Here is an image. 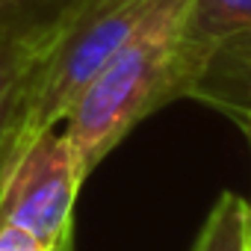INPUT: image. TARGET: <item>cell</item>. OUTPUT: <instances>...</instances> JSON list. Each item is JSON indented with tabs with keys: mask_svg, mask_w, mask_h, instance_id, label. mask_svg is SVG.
I'll return each instance as SVG.
<instances>
[{
	"mask_svg": "<svg viewBox=\"0 0 251 251\" xmlns=\"http://www.w3.org/2000/svg\"><path fill=\"white\" fill-rule=\"evenodd\" d=\"M86 177L62 124L42 133L0 180V225L36 233L50 251L71 248L74 204Z\"/></svg>",
	"mask_w": 251,
	"mask_h": 251,
	"instance_id": "obj_3",
	"label": "cell"
},
{
	"mask_svg": "<svg viewBox=\"0 0 251 251\" xmlns=\"http://www.w3.org/2000/svg\"><path fill=\"white\" fill-rule=\"evenodd\" d=\"M154 3L157 0H89L83 6L24 92L18 118L0 154V180L42 133L65 121L83 89L130 39Z\"/></svg>",
	"mask_w": 251,
	"mask_h": 251,
	"instance_id": "obj_2",
	"label": "cell"
},
{
	"mask_svg": "<svg viewBox=\"0 0 251 251\" xmlns=\"http://www.w3.org/2000/svg\"><path fill=\"white\" fill-rule=\"evenodd\" d=\"M242 115H245V124L251 130V86H248V95H245V106H242Z\"/></svg>",
	"mask_w": 251,
	"mask_h": 251,
	"instance_id": "obj_9",
	"label": "cell"
},
{
	"mask_svg": "<svg viewBox=\"0 0 251 251\" xmlns=\"http://www.w3.org/2000/svg\"><path fill=\"white\" fill-rule=\"evenodd\" d=\"M189 0H157L62 121L83 177L136 124L172 103V74Z\"/></svg>",
	"mask_w": 251,
	"mask_h": 251,
	"instance_id": "obj_1",
	"label": "cell"
},
{
	"mask_svg": "<svg viewBox=\"0 0 251 251\" xmlns=\"http://www.w3.org/2000/svg\"><path fill=\"white\" fill-rule=\"evenodd\" d=\"M251 86V0H189L172 74V100L216 86Z\"/></svg>",
	"mask_w": 251,
	"mask_h": 251,
	"instance_id": "obj_4",
	"label": "cell"
},
{
	"mask_svg": "<svg viewBox=\"0 0 251 251\" xmlns=\"http://www.w3.org/2000/svg\"><path fill=\"white\" fill-rule=\"evenodd\" d=\"M0 251H50L36 233L18 225H0ZM71 251V248H65Z\"/></svg>",
	"mask_w": 251,
	"mask_h": 251,
	"instance_id": "obj_7",
	"label": "cell"
},
{
	"mask_svg": "<svg viewBox=\"0 0 251 251\" xmlns=\"http://www.w3.org/2000/svg\"><path fill=\"white\" fill-rule=\"evenodd\" d=\"M89 0H30L0 18V154L24 92Z\"/></svg>",
	"mask_w": 251,
	"mask_h": 251,
	"instance_id": "obj_5",
	"label": "cell"
},
{
	"mask_svg": "<svg viewBox=\"0 0 251 251\" xmlns=\"http://www.w3.org/2000/svg\"><path fill=\"white\" fill-rule=\"evenodd\" d=\"M24 3H30V0H0V18L9 15V12H15V9L24 6Z\"/></svg>",
	"mask_w": 251,
	"mask_h": 251,
	"instance_id": "obj_8",
	"label": "cell"
},
{
	"mask_svg": "<svg viewBox=\"0 0 251 251\" xmlns=\"http://www.w3.org/2000/svg\"><path fill=\"white\" fill-rule=\"evenodd\" d=\"M192 251H251V201L222 192L210 207Z\"/></svg>",
	"mask_w": 251,
	"mask_h": 251,
	"instance_id": "obj_6",
	"label": "cell"
}]
</instances>
